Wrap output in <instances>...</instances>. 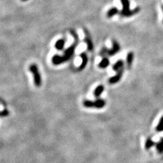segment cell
<instances>
[{
    "label": "cell",
    "instance_id": "cell-1",
    "mask_svg": "<svg viewBox=\"0 0 163 163\" xmlns=\"http://www.w3.org/2000/svg\"><path fill=\"white\" fill-rule=\"evenodd\" d=\"M70 34L74 38V42L72 44V46H70L67 49H66L64 52L63 55H54L53 56L52 62L55 65H58L67 62L74 56L76 49L78 46V44H79V37H78L77 33L74 29L70 30Z\"/></svg>",
    "mask_w": 163,
    "mask_h": 163
},
{
    "label": "cell",
    "instance_id": "cell-2",
    "mask_svg": "<svg viewBox=\"0 0 163 163\" xmlns=\"http://www.w3.org/2000/svg\"><path fill=\"white\" fill-rule=\"evenodd\" d=\"M121 3L122 4V10L119 12V14L122 17H131L132 16L137 14L139 12L140 8L139 7L136 8L133 10H130V1L129 0H121Z\"/></svg>",
    "mask_w": 163,
    "mask_h": 163
},
{
    "label": "cell",
    "instance_id": "cell-3",
    "mask_svg": "<svg viewBox=\"0 0 163 163\" xmlns=\"http://www.w3.org/2000/svg\"><path fill=\"white\" fill-rule=\"evenodd\" d=\"M29 71L33 76V80H34V84L37 87H40L42 85V78L39 69L36 64H31L29 66Z\"/></svg>",
    "mask_w": 163,
    "mask_h": 163
},
{
    "label": "cell",
    "instance_id": "cell-4",
    "mask_svg": "<svg viewBox=\"0 0 163 163\" xmlns=\"http://www.w3.org/2000/svg\"><path fill=\"white\" fill-rule=\"evenodd\" d=\"M120 50V46L119 43L116 40L112 41V47L111 49L108 50L107 56H113L116 55L119 51Z\"/></svg>",
    "mask_w": 163,
    "mask_h": 163
},
{
    "label": "cell",
    "instance_id": "cell-5",
    "mask_svg": "<svg viewBox=\"0 0 163 163\" xmlns=\"http://www.w3.org/2000/svg\"><path fill=\"white\" fill-rule=\"evenodd\" d=\"M84 33H85V38H84V41H85L86 44L87 45L88 50L91 52V51H93L94 49L93 40H92L90 33L88 32L87 29H84Z\"/></svg>",
    "mask_w": 163,
    "mask_h": 163
},
{
    "label": "cell",
    "instance_id": "cell-6",
    "mask_svg": "<svg viewBox=\"0 0 163 163\" xmlns=\"http://www.w3.org/2000/svg\"><path fill=\"white\" fill-rule=\"evenodd\" d=\"M123 72H124V69H122L119 70L118 72H117V74H116L115 76H113L112 77L109 78V83L111 84H114L118 83V82L121 80L122 77Z\"/></svg>",
    "mask_w": 163,
    "mask_h": 163
},
{
    "label": "cell",
    "instance_id": "cell-7",
    "mask_svg": "<svg viewBox=\"0 0 163 163\" xmlns=\"http://www.w3.org/2000/svg\"><path fill=\"white\" fill-rule=\"evenodd\" d=\"M80 57L82 58V63L81 64H80V65L79 67L78 68V70L79 71V72H81L84 69V68L86 67V65L88 63V56L87 54H86V53L85 52H82L81 54H80Z\"/></svg>",
    "mask_w": 163,
    "mask_h": 163
},
{
    "label": "cell",
    "instance_id": "cell-8",
    "mask_svg": "<svg viewBox=\"0 0 163 163\" xmlns=\"http://www.w3.org/2000/svg\"><path fill=\"white\" fill-rule=\"evenodd\" d=\"M124 63L122 60H118V61L113 65L112 69L114 72H118L119 70L124 69Z\"/></svg>",
    "mask_w": 163,
    "mask_h": 163
},
{
    "label": "cell",
    "instance_id": "cell-9",
    "mask_svg": "<svg viewBox=\"0 0 163 163\" xmlns=\"http://www.w3.org/2000/svg\"><path fill=\"white\" fill-rule=\"evenodd\" d=\"M133 59H134V53L133 52H130L128 53L127 56V66L129 69H130L131 67V65H132Z\"/></svg>",
    "mask_w": 163,
    "mask_h": 163
},
{
    "label": "cell",
    "instance_id": "cell-10",
    "mask_svg": "<svg viewBox=\"0 0 163 163\" xmlns=\"http://www.w3.org/2000/svg\"><path fill=\"white\" fill-rule=\"evenodd\" d=\"M110 64V61L107 57H103L102 58L101 61L99 63V67L101 69H105Z\"/></svg>",
    "mask_w": 163,
    "mask_h": 163
},
{
    "label": "cell",
    "instance_id": "cell-11",
    "mask_svg": "<svg viewBox=\"0 0 163 163\" xmlns=\"http://www.w3.org/2000/svg\"><path fill=\"white\" fill-rule=\"evenodd\" d=\"M105 104H106L105 101L102 99H97L96 101H94L95 107L97 108V109H101V108L104 107L105 106Z\"/></svg>",
    "mask_w": 163,
    "mask_h": 163
},
{
    "label": "cell",
    "instance_id": "cell-12",
    "mask_svg": "<svg viewBox=\"0 0 163 163\" xmlns=\"http://www.w3.org/2000/svg\"><path fill=\"white\" fill-rule=\"evenodd\" d=\"M65 44V39H60L55 44V48L58 50H62L64 48Z\"/></svg>",
    "mask_w": 163,
    "mask_h": 163
},
{
    "label": "cell",
    "instance_id": "cell-13",
    "mask_svg": "<svg viewBox=\"0 0 163 163\" xmlns=\"http://www.w3.org/2000/svg\"><path fill=\"white\" fill-rule=\"evenodd\" d=\"M104 90H105L104 86L103 85L98 86L96 88L95 91H94V95H95V97L99 98L100 97V95L102 94V93L104 91Z\"/></svg>",
    "mask_w": 163,
    "mask_h": 163
},
{
    "label": "cell",
    "instance_id": "cell-14",
    "mask_svg": "<svg viewBox=\"0 0 163 163\" xmlns=\"http://www.w3.org/2000/svg\"><path fill=\"white\" fill-rule=\"evenodd\" d=\"M118 13H119V10H118L117 8H111V9H109V10L107 11V17L108 18H111L113 17V16L116 15Z\"/></svg>",
    "mask_w": 163,
    "mask_h": 163
},
{
    "label": "cell",
    "instance_id": "cell-15",
    "mask_svg": "<svg viewBox=\"0 0 163 163\" xmlns=\"http://www.w3.org/2000/svg\"><path fill=\"white\" fill-rule=\"evenodd\" d=\"M156 131L157 132L160 133L163 132V116L160 118V120H159V122L158 124V125L156 126Z\"/></svg>",
    "mask_w": 163,
    "mask_h": 163
},
{
    "label": "cell",
    "instance_id": "cell-16",
    "mask_svg": "<svg viewBox=\"0 0 163 163\" xmlns=\"http://www.w3.org/2000/svg\"><path fill=\"white\" fill-rule=\"evenodd\" d=\"M154 144L155 143L154 141L151 138H148L147 139L146 143H145V147H146V149H147V150H149V149H150L152 147L154 146Z\"/></svg>",
    "mask_w": 163,
    "mask_h": 163
},
{
    "label": "cell",
    "instance_id": "cell-17",
    "mask_svg": "<svg viewBox=\"0 0 163 163\" xmlns=\"http://www.w3.org/2000/svg\"><path fill=\"white\" fill-rule=\"evenodd\" d=\"M83 105L85 107H88V108L95 107V105H94V101H90V100H85V101L83 102Z\"/></svg>",
    "mask_w": 163,
    "mask_h": 163
},
{
    "label": "cell",
    "instance_id": "cell-18",
    "mask_svg": "<svg viewBox=\"0 0 163 163\" xmlns=\"http://www.w3.org/2000/svg\"><path fill=\"white\" fill-rule=\"evenodd\" d=\"M156 150L158 151V152L160 153V154L163 153V144L160 141L156 143Z\"/></svg>",
    "mask_w": 163,
    "mask_h": 163
},
{
    "label": "cell",
    "instance_id": "cell-19",
    "mask_svg": "<svg viewBox=\"0 0 163 163\" xmlns=\"http://www.w3.org/2000/svg\"><path fill=\"white\" fill-rule=\"evenodd\" d=\"M108 50L109 49L107 48H102V50H101V52H100V56H103V57H106V56H107V52H108Z\"/></svg>",
    "mask_w": 163,
    "mask_h": 163
},
{
    "label": "cell",
    "instance_id": "cell-20",
    "mask_svg": "<svg viewBox=\"0 0 163 163\" xmlns=\"http://www.w3.org/2000/svg\"><path fill=\"white\" fill-rule=\"evenodd\" d=\"M160 142H161V143H162V144H163V137H162V138H161V139H160Z\"/></svg>",
    "mask_w": 163,
    "mask_h": 163
},
{
    "label": "cell",
    "instance_id": "cell-21",
    "mask_svg": "<svg viewBox=\"0 0 163 163\" xmlns=\"http://www.w3.org/2000/svg\"><path fill=\"white\" fill-rule=\"evenodd\" d=\"M162 12H163V5L162 6Z\"/></svg>",
    "mask_w": 163,
    "mask_h": 163
},
{
    "label": "cell",
    "instance_id": "cell-22",
    "mask_svg": "<svg viewBox=\"0 0 163 163\" xmlns=\"http://www.w3.org/2000/svg\"><path fill=\"white\" fill-rule=\"evenodd\" d=\"M22 1H27V0H22Z\"/></svg>",
    "mask_w": 163,
    "mask_h": 163
}]
</instances>
